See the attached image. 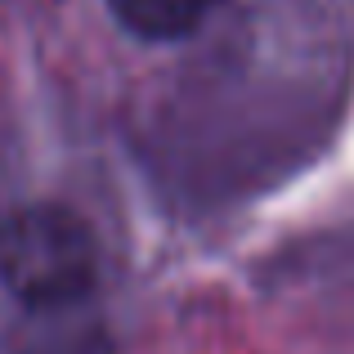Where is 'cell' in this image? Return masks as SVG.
I'll return each mask as SVG.
<instances>
[{"instance_id": "6da1fadb", "label": "cell", "mask_w": 354, "mask_h": 354, "mask_svg": "<svg viewBox=\"0 0 354 354\" xmlns=\"http://www.w3.org/2000/svg\"><path fill=\"white\" fill-rule=\"evenodd\" d=\"M99 278V242L59 202L14 207L0 220V283L27 310L81 305Z\"/></svg>"}, {"instance_id": "7a4b0ae2", "label": "cell", "mask_w": 354, "mask_h": 354, "mask_svg": "<svg viewBox=\"0 0 354 354\" xmlns=\"http://www.w3.org/2000/svg\"><path fill=\"white\" fill-rule=\"evenodd\" d=\"M211 5L216 0H108L117 23L139 41H180L211 14Z\"/></svg>"}]
</instances>
